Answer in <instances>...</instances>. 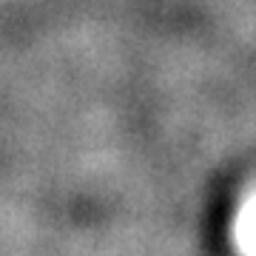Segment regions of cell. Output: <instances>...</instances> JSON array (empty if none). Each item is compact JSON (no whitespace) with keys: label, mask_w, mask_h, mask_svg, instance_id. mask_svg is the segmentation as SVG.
Returning a JSON list of instances; mask_svg holds the SVG:
<instances>
[{"label":"cell","mask_w":256,"mask_h":256,"mask_svg":"<svg viewBox=\"0 0 256 256\" xmlns=\"http://www.w3.org/2000/svg\"><path fill=\"white\" fill-rule=\"evenodd\" d=\"M239 245L245 250H256V200L248 202L239 220Z\"/></svg>","instance_id":"obj_1"}]
</instances>
